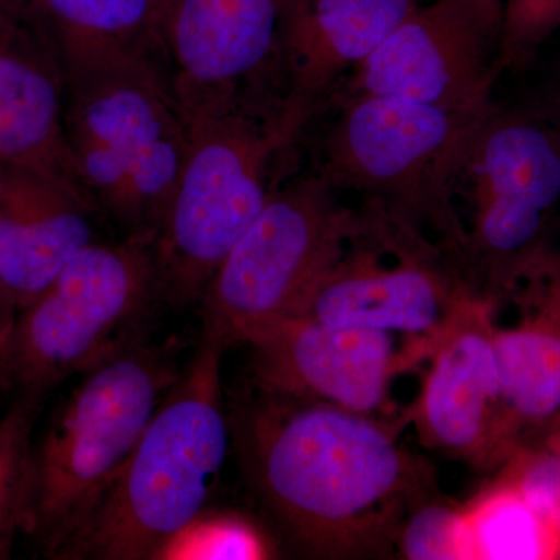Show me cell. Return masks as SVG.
I'll return each instance as SVG.
<instances>
[{
  "mask_svg": "<svg viewBox=\"0 0 560 560\" xmlns=\"http://www.w3.org/2000/svg\"><path fill=\"white\" fill-rule=\"evenodd\" d=\"M492 298H469L431 349L411 420L431 451L471 464L499 460L514 436L493 349Z\"/></svg>",
  "mask_w": 560,
  "mask_h": 560,
  "instance_id": "5bb4252c",
  "label": "cell"
},
{
  "mask_svg": "<svg viewBox=\"0 0 560 560\" xmlns=\"http://www.w3.org/2000/svg\"><path fill=\"white\" fill-rule=\"evenodd\" d=\"M361 208L363 230L298 316L404 335L433 349L460 305L478 293L436 245L394 224L389 260L383 261L385 221Z\"/></svg>",
  "mask_w": 560,
  "mask_h": 560,
  "instance_id": "30bf717a",
  "label": "cell"
},
{
  "mask_svg": "<svg viewBox=\"0 0 560 560\" xmlns=\"http://www.w3.org/2000/svg\"><path fill=\"white\" fill-rule=\"evenodd\" d=\"M202 337L132 451L119 480L57 559L154 560L208 510L230 445L221 360Z\"/></svg>",
  "mask_w": 560,
  "mask_h": 560,
  "instance_id": "3957f363",
  "label": "cell"
},
{
  "mask_svg": "<svg viewBox=\"0 0 560 560\" xmlns=\"http://www.w3.org/2000/svg\"><path fill=\"white\" fill-rule=\"evenodd\" d=\"M9 548L10 545H7L5 541L0 539V558H2V556L9 555Z\"/></svg>",
  "mask_w": 560,
  "mask_h": 560,
  "instance_id": "f1b7e54d",
  "label": "cell"
},
{
  "mask_svg": "<svg viewBox=\"0 0 560 560\" xmlns=\"http://www.w3.org/2000/svg\"><path fill=\"white\" fill-rule=\"evenodd\" d=\"M154 241L156 235H125L80 250L18 312L2 388L43 400L55 386L136 340L139 320L160 301Z\"/></svg>",
  "mask_w": 560,
  "mask_h": 560,
  "instance_id": "9c48e42d",
  "label": "cell"
},
{
  "mask_svg": "<svg viewBox=\"0 0 560 560\" xmlns=\"http://www.w3.org/2000/svg\"><path fill=\"white\" fill-rule=\"evenodd\" d=\"M243 345L253 353L256 386L374 418L386 411L394 378L430 353L419 345L399 348L388 331L331 326L304 316L260 327Z\"/></svg>",
  "mask_w": 560,
  "mask_h": 560,
  "instance_id": "4fadbf2b",
  "label": "cell"
},
{
  "mask_svg": "<svg viewBox=\"0 0 560 560\" xmlns=\"http://www.w3.org/2000/svg\"><path fill=\"white\" fill-rule=\"evenodd\" d=\"M558 423H559V427H560V416H559V419H558ZM548 442H551V444L560 445V430L556 431V433L552 434V436L550 438V440H548Z\"/></svg>",
  "mask_w": 560,
  "mask_h": 560,
  "instance_id": "83f0119b",
  "label": "cell"
},
{
  "mask_svg": "<svg viewBox=\"0 0 560 560\" xmlns=\"http://www.w3.org/2000/svg\"><path fill=\"white\" fill-rule=\"evenodd\" d=\"M66 147L73 178L125 235H158L190 147L186 117L160 61L66 72Z\"/></svg>",
  "mask_w": 560,
  "mask_h": 560,
  "instance_id": "5b68a950",
  "label": "cell"
},
{
  "mask_svg": "<svg viewBox=\"0 0 560 560\" xmlns=\"http://www.w3.org/2000/svg\"><path fill=\"white\" fill-rule=\"evenodd\" d=\"M316 116L283 95L190 125L186 165L154 241L160 301L200 304L235 243L298 172V145Z\"/></svg>",
  "mask_w": 560,
  "mask_h": 560,
  "instance_id": "7a4b0ae2",
  "label": "cell"
},
{
  "mask_svg": "<svg viewBox=\"0 0 560 560\" xmlns=\"http://www.w3.org/2000/svg\"><path fill=\"white\" fill-rule=\"evenodd\" d=\"M397 544L401 555L412 560L475 559L466 511L442 503L436 495L412 508Z\"/></svg>",
  "mask_w": 560,
  "mask_h": 560,
  "instance_id": "7402d4cb",
  "label": "cell"
},
{
  "mask_svg": "<svg viewBox=\"0 0 560 560\" xmlns=\"http://www.w3.org/2000/svg\"><path fill=\"white\" fill-rule=\"evenodd\" d=\"M560 202V130L547 113L490 110L455 178L466 241L459 271L475 293L499 300L540 264Z\"/></svg>",
  "mask_w": 560,
  "mask_h": 560,
  "instance_id": "52a82bcc",
  "label": "cell"
},
{
  "mask_svg": "<svg viewBox=\"0 0 560 560\" xmlns=\"http://www.w3.org/2000/svg\"><path fill=\"white\" fill-rule=\"evenodd\" d=\"M464 511L475 559L560 558L558 523L508 475L480 493Z\"/></svg>",
  "mask_w": 560,
  "mask_h": 560,
  "instance_id": "d6986e66",
  "label": "cell"
},
{
  "mask_svg": "<svg viewBox=\"0 0 560 560\" xmlns=\"http://www.w3.org/2000/svg\"><path fill=\"white\" fill-rule=\"evenodd\" d=\"M499 2L503 3V2H504V0H499Z\"/></svg>",
  "mask_w": 560,
  "mask_h": 560,
  "instance_id": "f546056e",
  "label": "cell"
},
{
  "mask_svg": "<svg viewBox=\"0 0 560 560\" xmlns=\"http://www.w3.org/2000/svg\"><path fill=\"white\" fill-rule=\"evenodd\" d=\"M65 117L60 55L31 13L0 3V162L79 186L69 164Z\"/></svg>",
  "mask_w": 560,
  "mask_h": 560,
  "instance_id": "2e32d148",
  "label": "cell"
},
{
  "mask_svg": "<svg viewBox=\"0 0 560 560\" xmlns=\"http://www.w3.org/2000/svg\"><path fill=\"white\" fill-rule=\"evenodd\" d=\"M560 28V0H504V70L528 68L544 44Z\"/></svg>",
  "mask_w": 560,
  "mask_h": 560,
  "instance_id": "603a6c76",
  "label": "cell"
},
{
  "mask_svg": "<svg viewBox=\"0 0 560 560\" xmlns=\"http://www.w3.org/2000/svg\"><path fill=\"white\" fill-rule=\"evenodd\" d=\"M503 70V3L433 0L418 5L331 97L381 95L440 108H485L495 103L493 86Z\"/></svg>",
  "mask_w": 560,
  "mask_h": 560,
  "instance_id": "8fae6325",
  "label": "cell"
},
{
  "mask_svg": "<svg viewBox=\"0 0 560 560\" xmlns=\"http://www.w3.org/2000/svg\"><path fill=\"white\" fill-rule=\"evenodd\" d=\"M256 388L238 415V441L287 539L313 558L388 551L412 508L434 497L431 466L374 416Z\"/></svg>",
  "mask_w": 560,
  "mask_h": 560,
  "instance_id": "6da1fadb",
  "label": "cell"
},
{
  "mask_svg": "<svg viewBox=\"0 0 560 560\" xmlns=\"http://www.w3.org/2000/svg\"><path fill=\"white\" fill-rule=\"evenodd\" d=\"M179 375L171 348L138 338L83 372L33 441L22 534L44 555L57 559L101 506Z\"/></svg>",
  "mask_w": 560,
  "mask_h": 560,
  "instance_id": "8992f818",
  "label": "cell"
},
{
  "mask_svg": "<svg viewBox=\"0 0 560 560\" xmlns=\"http://www.w3.org/2000/svg\"><path fill=\"white\" fill-rule=\"evenodd\" d=\"M173 0H35L31 14L60 55L65 73L106 62L168 66Z\"/></svg>",
  "mask_w": 560,
  "mask_h": 560,
  "instance_id": "ac0fdd59",
  "label": "cell"
},
{
  "mask_svg": "<svg viewBox=\"0 0 560 560\" xmlns=\"http://www.w3.org/2000/svg\"><path fill=\"white\" fill-rule=\"evenodd\" d=\"M43 400L16 396L10 410L0 416V539L11 545L22 533L33 429Z\"/></svg>",
  "mask_w": 560,
  "mask_h": 560,
  "instance_id": "44dd1931",
  "label": "cell"
},
{
  "mask_svg": "<svg viewBox=\"0 0 560 560\" xmlns=\"http://www.w3.org/2000/svg\"><path fill=\"white\" fill-rule=\"evenodd\" d=\"M418 5V0H289L283 73L291 101L319 114Z\"/></svg>",
  "mask_w": 560,
  "mask_h": 560,
  "instance_id": "e0dca14e",
  "label": "cell"
},
{
  "mask_svg": "<svg viewBox=\"0 0 560 560\" xmlns=\"http://www.w3.org/2000/svg\"><path fill=\"white\" fill-rule=\"evenodd\" d=\"M366 223L316 171L296 172L276 190L220 265L200 302L205 331L224 348L300 315Z\"/></svg>",
  "mask_w": 560,
  "mask_h": 560,
  "instance_id": "ba28073f",
  "label": "cell"
},
{
  "mask_svg": "<svg viewBox=\"0 0 560 560\" xmlns=\"http://www.w3.org/2000/svg\"><path fill=\"white\" fill-rule=\"evenodd\" d=\"M547 116L555 121L556 127L560 130V81L558 90L555 92V97H552L550 109L547 110Z\"/></svg>",
  "mask_w": 560,
  "mask_h": 560,
  "instance_id": "484cf974",
  "label": "cell"
},
{
  "mask_svg": "<svg viewBox=\"0 0 560 560\" xmlns=\"http://www.w3.org/2000/svg\"><path fill=\"white\" fill-rule=\"evenodd\" d=\"M287 3L173 0L168 65L187 127L245 103L289 95L283 73Z\"/></svg>",
  "mask_w": 560,
  "mask_h": 560,
  "instance_id": "7c38bea8",
  "label": "cell"
},
{
  "mask_svg": "<svg viewBox=\"0 0 560 560\" xmlns=\"http://www.w3.org/2000/svg\"><path fill=\"white\" fill-rule=\"evenodd\" d=\"M16 308L0 289V386H2L3 364H5L7 348H9L11 330L16 319Z\"/></svg>",
  "mask_w": 560,
  "mask_h": 560,
  "instance_id": "d4e9b609",
  "label": "cell"
},
{
  "mask_svg": "<svg viewBox=\"0 0 560 560\" xmlns=\"http://www.w3.org/2000/svg\"><path fill=\"white\" fill-rule=\"evenodd\" d=\"M497 103L448 109L381 95H335L313 171L364 208L433 243L458 268L466 232L455 205L460 158ZM324 106V108H326Z\"/></svg>",
  "mask_w": 560,
  "mask_h": 560,
  "instance_id": "277c9868",
  "label": "cell"
},
{
  "mask_svg": "<svg viewBox=\"0 0 560 560\" xmlns=\"http://www.w3.org/2000/svg\"><path fill=\"white\" fill-rule=\"evenodd\" d=\"M97 213L75 184L0 162V289L16 312L97 242Z\"/></svg>",
  "mask_w": 560,
  "mask_h": 560,
  "instance_id": "9a60e30c",
  "label": "cell"
},
{
  "mask_svg": "<svg viewBox=\"0 0 560 560\" xmlns=\"http://www.w3.org/2000/svg\"><path fill=\"white\" fill-rule=\"evenodd\" d=\"M272 556V541L249 518L205 510L161 548L156 559L260 560Z\"/></svg>",
  "mask_w": 560,
  "mask_h": 560,
  "instance_id": "ffe728a7",
  "label": "cell"
},
{
  "mask_svg": "<svg viewBox=\"0 0 560 560\" xmlns=\"http://www.w3.org/2000/svg\"><path fill=\"white\" fill-rule=\"evenodd\" d=\"M0 3L11 10L21 11V13H31L35 0H0Z\"/></svg>",
  "mask_w": 560,
  "mask_h": 560,
  "instance_id": "4316f807",
  "label": "cell"
},
{
  "mask_svg": "<svg viewBox=\"0 0 560 560\" xmlns=\"http://www.w3.org/2000/svg\"><path fill=\"white\" fill-rule=\"evenodd\" d=\"M508 477L517 482L560 528V445L547 442L512 460Z\"/></svg>",
  "mask_w": 560,
  "mask_h": 560,
  "instance_id": "cb8c5ba5",
  "label": "cell"
}]
</instances>
